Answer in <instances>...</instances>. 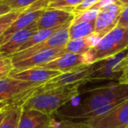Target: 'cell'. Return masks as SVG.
Wrapping results in <instances>:
<instances>
[{"label":"cell","instance_id":"obj_1","mask_svg":"<svg viewBox=\"0 0 128 128\" xmlns=\"http://www.w3.org/2000/svg\"><path fill=\"white\" fill-rule=\"evenodd\" d=\"M79 85V84H76L40 92H34L22 104V107L51 116L60 107L78 95Z\"/></svg>","mask_w":128,"mask_h":128},{"label":"cell","instance_id":"obj_2","mask_svg":"<svg viewBox=\"0 0 128 128\" xmlns=\"http://www.w3.org/2000/svg\"><path fill=\"white\" fill-rule=\"evenodd\" d=\"M128 48V28L117 26L104 35L85 54L87 62L92 65L114 56Z\"/></svg>","mask_w":128,"mask_h":128},{"label":"cell","instance_id":"obj_3","mask_svg":"<svg viewBox=\"0 0 128 128\" xmlns=\"http://www.w3.org/2000/svg\"><path fill=\"white\" fill-rule=\"evenodd\" d=\"M126 98H128V84H118L93 90L80 106L79 117L82 118L90 112L112 104H120Z\"/></svg>","mask_w":128,"mask_h":128},{"label":"cell","instance_id":"obj_4","mask_svg":"<svg viewBox=\"0 0 128 128\" xmlns=\"http://www.w3.org/2000/svg\"><path fill=\"white\" fill-rule=\"evenodd\" d=\"M39 87L36 84L7 77L0 80V102L13 105H22Z\"/></svg>","mask_w":128,"mask_h":128},{"label":"cell","instance_id":"obj_5","mask_svg":"<svg viewBox=\"0 0 128 128\" xmlns=\"http://www.w3.org/2000/svg\"><path fill=\"white\" fill-rule=\"evenodd\" d=\"M71 23L64 26L63 27L60 28L54 32L49 38L46 40L42 41L40 44H37L34 46L25 49L16 53L12 56L13 64L18 62L20 60L26 59L32 55L35 54L40 52L45 51V50L54 49V48H62L66 46L67 43L70 41V34H68V27L70 26Z\"/></svg>","mask_w":128,"mask_h":128},{"label":"cell","instance_id":"obj_6","mask_svg":"<svg viewBox=\"0 0 128 128\" xmlns=\"http://www.w3.org/2000/svg\"><path fill=\"white\" fill-rule=\"evenodd\" d=\"M93 128H126L128 126V98L108 112L85 121Z\"/></svg>","mask_w":128,"mask_h":128},{"label":"cell","instance_id":"obj_7","mask_svg":"<svg viewBox=\"0 0 128 128\" xmlns=\"http://www.w3.org/2000/svg\"><path fill=\"white\" fill-rule=\"evenodd\" d=\"M93 70H94V65L92 64V65H85L72 71L60 73L59 76L54 77L46 84L37 87L34 92H40L43 90L64 87L71 84H84L91 79Z\"/></svg>","mask_w":128,"mask_h":128},{"label":"cell","instance_id":"obj_8","mask_svg":"<svg viewBox=\"0 0 128 128\" xmlns=\"http://www.w3.org/2000/svg\"><path fill=\"white\" fill-rule=\"evenodd\" d=\"M122 9V4L120 3H117L99 10L95 20V32L92 35L96 40H99L101 38L118 26Z\"/></svg>","mask_w":128,"mask_h":128},{"label":"cell","instance_id":"obj_9","mask_svg":"<svg viewBox=\"0 0 128 128\" xmlns=\"http://www.w3.org/2000/svg\"><path fill=\"white\" fill-rule=\"evenodd\" d=\"M127 49L114 56L100 60L99 66L93 70L91 79H110L119 76L128 65Z\"/></svg>","mask_w":128,"mask_h":128},{"label":"cell","instance_id":"obj_10","mask_svg":"<svg viewBox=\"0 0 128 128\" xmlns=\"http://www.w3.org/2000/svg\"><path fill=\"white\" fill-rule=\"evenodd\" d=\"M60 74V72L59 71L48 70L43 67H32L20 71H12L10 77L40 86L46 84Z\"/></svg>","mask_w":128,"mask_h":128},{"label":"cell","instance_id":"obj_11","mask_svg":"<svg viewBox=\"0 0 128 128\" xmlns=\"http://www.w3.org/2000/svg\"><path fill=\"white\" fill-rule=\"evenodd\" d=\"M74 17L75 16L71 12L60 9L46 8L38 20L36 27L37 30L56 28L62 26L68 22H71Z\"/></svg>","mask_w":128,"mask_h":128},{"label":"cell","instance_id":"obj_12","mask_svg":"<svg viewBox=\"0 0 128 128\" xmlns=\"http://www.w3.org/2000/svg\"><path fill=\"white\" fill-rule=\"evenodd\" d=\"M85 65H89L85 54H76L66 53L62 56L58 57L55 60L46 64H44L40 67L48 68V70H56L60 73H64V72L77 70Z\"/></svg>","mask_w":128,"mask_h":128},{"label":"cell","instance_id":"obj_13","mask_svg":"<svg viewBox=\"0 0 128 128\" xmlns=\"http://www.w3.org/2000/svg\"><path fill=\"white\" fill-rule=\"evenodd\" d=\"M64 54H66L65 48H54V49L45 50L40 52L26 59L20 60L18 62L13 64L14 70L13 71H20V70H26L32 67H40L44 64H46L52 60H55L58 57L62 56Z\"/></svg>","mask_w":128,"mask_h":128},{"label":"cell","instance_id":"obj_14","mask_svg":"<svg viewBox=\"0 0 128 128\" xmlns=\"http://www.w3.org/2000/svg\"><path fill=\"white\" fill-rule=\"evenodd\" d=\"M44 12V9L36 11H24L18 18L10 26V27L0 36V46L3 45L12 34L18 31L24 30L28 27H34L37 26L38 20Z\"/></svg>","mask_w":128,"mask_h":128},{"label":"cell","instance_id":"obj_15","mask_svg":"<svg viewBox=\"0 0 128 128\" xmlns=\"http://www.w3.org/2000/svg\"><path fill=\"white\" fill-rule=\"evenodd\" d=\"M51 124L50 115L22 107L18 128H49Z\"/></svg>","mask_w":128,"mask_h":128},{"label":"cell","instance_id":"obj_16","mask_svg":"<svg viewBox=\"0 0 128 128\" xmlns=\"http://www.w3.org/2000/svg\"><path fill=\"white\" fill-rule=\"evenodd\" d=\"M35 31H37V27L34 26L15 32L7 40L6 42L0 46V54H2L4 56L12 57L20 51V48L25 44L26 41L32 36Z\"/></svg>","mask_w":128,"mask_h":128},{"label":"cell","instance_id":"obj_17","mask_svg":"<svg viewBox=\"0 0 128 128\" xmlns=\"http://www.w3.org/2000/svg\"><path fill=\"white\" fill-rule=\"evenodd\" d=\"M98 40H96L93 36L81 39L70 40L67 45L64 46L66 53L76 54H84L88 53Z\"/></svg>","mask_w":128,"mask_h":128},{"label":"cell","instance_id":"obj_18","mask_svg":"<svg viewBox=\"0 0 128 128\" xmlns=\"http://www.w3.org/2000/svg\"><path fill=\"white\" fill-rule=\"evenodd\" d=\"M95 32V20L71 24L68 27L70 40L81 39L92 36Z\"/></svg>","mask_w":128,"mask_h":128},{"label":"cell","instance_id":"obj_19","mask_svg":"<svg viewBox=\"0 0 128 128\" xmlns=\"http://www.w3.org/2000/svg\"><path fill=\"white\" fill-rule=\"evenodd\" d=\"M71 22H68V23L65 24L64 26L68 25V24L71 23ZM64 26H60V27H56V28L42 29V30L35 31V32L32 34V36H31V37L29 38L26 41L25 44H24L23 46L20 48V51H18V52L23 51V50H25V49H27V48H31V46H35V45H37V44H40V43L42 42V41L46 40L48 39V38H49L50 36L54 34V32H56L57 30H59V29L62 28V27H63Z\"/></svg>","mask_w":128,"mask_h":128},{"label":"cell","instance_id":"obj_20","mask_svg":"<svg viewBox=\"0 0 128 128\" xmlns=\"http://www.w3.org/2000/svg\"><path fill=\"white\" fill-rule=\"evenodd\" d=\"M22 105H13L8 109L4 118L0 124V128H18Z\"/></svg>","mask_w":128,"mask_h":128},{"label":"cell","instance_id":"obj_21","mask_svg":"<svg viewBox=\"0 0 128 128\" xmlns=\"http://www.w3.org/2000/svg\"><path fill=\"white\" fill-rule=\"evenodd\" d=\"M25 10H18V11H11L10 12L0 17V36L2 35L6 30L10 27V26L20 17Z\"/></svg>","mask_w":128,"mask_h":128},{"label":"cell","instance_id":"obj_22","mask_svg":"<svg viewBox=\"0 0 128 128\" xmlns=\"http://www.w3.org/2000/svg\"><path fill=\"white\" fill-rule=\"evenodd\" d=\"M14 70L12 59L11 56H4L0 54V80L10 76Z\"/></svg>","mask_w":128,"mask_h":128},{"label":"cell","instance_id":"obj_23","mask_svg":"<svg viewBox=\"0 0 128 128\" xmlns=\"http://www.w3.org/2000/svg\"><path fill=\"white\" fill-rule=\"evenodd\" d=\"M84 0H55L48 4L46 8L53 9L65 10L68 12H72L77 6L81 4Z\"/></svg>","mask_w":128,"mask_h":128},{"label":"cell","instance_id":"obj_24","mask_svg":"<svg viewBox=\"0 0 128 128\" xmlns=\"http://www.w3.org/2000/svg\"><path fill=\"white\" fill-rule=\"evenodd\" d=\"M39 0H3L0 3L7 6L12 11L26 10Z\"/></svg>","mask_w":128,"mask_h":128},{"label":"cell","instance_id":"obj_25","mask_svg":"<svg viewBox=\"0 0 128 128\" xmlns=\"http://www.w3.org/2000/svg\"><path fill=\"white\" fill-rule=\"evenodd\" d=\"M99 10L96 9H90L84 12L80 13L78 15H76L72 20L71 24H77L81 22H88V21H93L96 20V18L98 16Z\"/></svg>","mask_w":128,"mask_h":128},{"label":"cell","instance_id":"obj_26","mask_svg":"<svg viewBox=\"0 0 128 128\" xmlns=\"http://www.w3.org/2000/svg\"><path fill=\"white\" fill-rule=\"evenodd\" d=\"M49 128H93L86 122H70V121H62V123L54 126L51 124Z\"/></svg>","mask_w":128,"mask_h":128},{"label":"cell","instance_id":"obj_27","mask_svg":"<svg viewBox=\"0 0 128 128\" xmlns=\"http://www.w3.org/2000/svg\"><path fill=\"white\" fill-rule=\"evenodd\" d=\"M98 1H99V0H84V1H82L79 6H77L71 12L74 14V16L78 15V14H80V13L84 12L87 11V10L91 9Z\"/></svg>","mask_w":128,"mask_h":128},{"label":"cell","instance_id":"obj_28","mask_svg":"<svg viewBox=\"0 0 128 128\" xmlns=\"http://www.w3.org/2000/svg\"><path fill=\"white\" fill-rule=\"evenodd\" d=\"M118 26L128 28V6H123L122 12L118 23Z\"/></svg>","mask_w":128,"mask_h":128},{"label":"cell","instance_id":"obj_29","mask_svg":"<svg viewBox=\"0 0 128 128\" xmlns=\"http://www.w3.org/2000/svg\"><path fill=\"white\" fill-rule=\"evenodd\" d=\"M117 3H119V0H99L91 9L101 10L106 6H110V4H117Z\"/></svg>","mask_w":128,"mask_h":128},{"label":"cell","instance_id":"obj_30","mask_svg":"<svg viewBox=\"0 0 128 128\" xmlns=\"http://www.w3.org/2000/svg\"><path fill=\"white\" fill-rule=\"evenodd\" d=\"M118 82H119V84H128V65H127V67H126V70L123 72V74L118 78Z\"/></svg>","mask_w":128,"mask_h":128},{"label":"cell","instance_id":"obj_31","mask_svg":"<svg viewBox=\"0 0 128 128\" xmlns=\"http://www.w3.org/2000/svg\"><path fill=\"white\" fill-rule=\"evenodd\" d=\"M12 10L10 9L7 6L2 4V3H0V17L3 16V15H4V14H6V13L10 12Z\"/></svg>","mask_w":128,"mask_h":128},{"label":"cell","instance_id":"obj_32","mask_svg":"<svg viewBox=\"0 0 128 128\" xmlns=\"http://www.w3.org/2000/svg\"><path fill=\"white\" fill-rule=\"evenodd\" d=\"M10 107H11V106L7 107V108L4 109L3 110H1V112H0V124H1V122L3 121V119L4 118V117H6V113H7V112H8V109H9Z\"/></svg>","mask_w":128,"mask_h":128},{"label":"cell","instance_id":"obj_33","mask_svg":"<svg viewBox=\"0 0 128 128\" xmlns=\"http://www.w3.org/2000/svg\"><path fill=\"white\" fill-rule=\"evenodd\" d=\"M9 106H12L9 103H6V102H0V112Z\"/></svg>","mask_w":128,"mask_h":128},{"label":"cell","instance_id":"obj_34","mask_svg":"<svg viewBox=\"0 0 128 128\" xmlns=\"http://www.w3.org/2000/svg\"><path fill=\"white\" fill-rule=\"evenodd\" d=\"M119 3L122 6H128V0H119Z\"/></svg>","mask_w":128,"mask_h":128},{"label":"cell","instance_id":"obj_35","mask_svg":"<svg viewBox=\"0 0 128 128\" xmlns=\"http://www.w3.org/2000/svg\"><path fill=\"white\" fill-rule=\"evenodd\" d=\"M1 1H3V0H0V2H1Z\"/></svg>","mask_w":128,"mask_h":128},{"label":"cell","instance_id":"obj_36","mask_svg":"<svg viewBox=\"0 0 128 128\" xmlns=\"http://www.w3.org/2000/svg\"><path fill=\"white\" fill-rule=\"evenodd\" d=\"M127 57H128V54H127Z\"/></svg>","mask_w":128,"mask_h":128},{"label":"cell","instance_id":"obj_37","mask_svg":"<svg viewBox=\"0 0 128 128\" xmlns=\"http://www.w3.org/2000/svg\"><path fill=\"white\" fill-rule=\"evenodd\" d=\"M126 128H128V126H127V127H126Z\"/></svg>","mask_w":128,"mask_h":128}]
</instances>
